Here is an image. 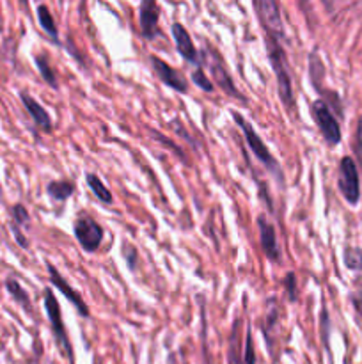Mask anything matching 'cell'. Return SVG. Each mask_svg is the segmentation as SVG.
I'll list each match as a JSON object with an SVG mask.
<instances>
[{"mask_svg":"<svg viewBox=\"0 0 362 364\" xmlns=\"http://www.w3.org/2000/svg\"><path fill=\"white\" fill-rule=\"evenodd\" d=\"M265 45L266 52H268V60L273 68V73L277 78V91H279L280 103L286 107L287 112L295 110V95H293V85H291V75L290 68H287L286 59V50L280 45V41L265 36Z\"/></svg>","mask_w":362,"mask_h":364,"instance_id":"obj_1","label":"cell"},{"mask_svg":"<svg viewBox=\"0 0 362 364\" xmlns=\"http://www.w3.org/2000/svg\"><path fill=\"white\" fill-rule=\"evenodd\" d=\"M231 117H233L234 123H236L238 127L241 128L245 141H247V146L251 148V151L254 153L256 159H258L259 162H261L263 166L266 167V171H268V173L272 174V176L275 178L277 181H279V183H283V181H284L283 167H280V164L277 162L275 156L270 153L268 146L263 142V139L259 137L258 132L254 130V127H252V124L248 123V121L245 119L243 116H241V114H238L236 110H231Z\"/></svg>","mask_w":362,"mask_h":364,"instance_id":"obj_2","label":"cell"},{"mask_svg":"<svg viewBox=\"0 0 362 364\" xmlns=\"http://www.w3.org/2000/svg\"><path fill=\"white\" fill-rule=\"evenodd\" d=\"M199 57H201V66L208 68L209 70V75H212L213 82H215V84L219 85V87L222 89L227 96H233V98L240 100L243 105H247L248 103L247 98H245V96L238 91L236 85H234L233 77H231L229 71H227V66H226V63H224V59H222V55H220L219 50H216L215 46L209 45V43H204V46L201 48Z\"/></svg>","mask_w":362,"mask_h":364,"instance_id":"obj_3","label":"cell"},{"mask_svg":"<svg viewBox=\"0 0 362 364\" xmlns=\"http://www.w3.org/2000/svg\"><path fill=\"white\" fill-rule=\"evenodd\" d=\"M45 309H46V315H48L50 326H52V333H53V338H55L57 345H59L60 350H62L64 358H67L71 364H75L73 347H71V341L70 338H67L66 327H64L60 304L50 288H46L45 290Z\"/></svg>","mask_w":362,"mask_h":364,"instance_id":"obj_4","label":"cell"},{"mask_svg":"<svg viewBox=\"0 0 362 364\" xmlns=\"http://www.w3.org/2000/svg\"><path fill=\"white\" fill-rule=\"evenodd\" d=\"M256 14L259 18L265 36L277 39V41H284L286 39V28H284L283 14H280L279 4L275 0H254Z\"/></svg>","mask_w":362,"mask_h":364,"instance_id":"obj_5","label":"cell"},{"mask_svg":"<svg viewBox=\"0 0 362 364\" xmlns=\"http://www.w3.org/2000/svg\"><path fill=\"white\" fill-rule=\"evenodd\" d=\"M311 112H312V119H314L316 124H318L319 132H322L327 144L329 146L339 144L341 139H343V135H341L339 121L336 119V116H334L329 103H327L323 98L314 100L311 105Z\"/></svg>","mask_w":362,"mask_h":364,"instance_id":"obj_6","label":"cell"},{"mask_svg":"<svg viewBox=\"0 0 362 364\" xmlns=\"http://www.w3.org/2000/svg\"><path fill=\"white\" fill-rule=\"evenodd\" d=\"M337 187L346 203L357 205L361 199V180H358L357 164L351 156H343L337 169Z\"/></svg>","mask_w":362,"mask_h":364,"instance_id":"obj_7","label":"cell"},{"mask_svg":"<svg viewBox=\"0 0 362 364\" xmlns=\"http://www.w3.org/2000/svg\"><path fill=\"white\" fill-rule=\"evenodd\" d=\"M73 233L75 238L78 240L80 247L85 252H96L102 245L103 237H105V231L99 226V223H96L92 217L89 215H80L73 224Z\"/></svg>","mask_w":362,"mask_h":364,"instance_id":"obj_8","label":"cell"},{"mask_svg":"<svg viewBox=\"0 0 362 364\" xmlns=\"http://www.w3.org/2000/svg\"><path fill=\"white\" fill-rule=\"evenodd\" d=\"M149 63H151L153 71L158 77L160 82L167 85V87L174 89L176 92H188V80L181 71H177L176 68L170 66L169 63H165L163 59H160L158 55H149Z\"/></svg>","mask_w":362,"mask_h":364,"instance_id":"obj_9","label":"cell"},{"mask_svg":"<svg viewBox=\"0 0 362 364\" xmlns=\"http://www.w3.org/2000/svg\"><path fill=\"white\" fill-rule=\"evenodd\" d=\"M160 7L155 0H142L138 6V28L144 39H155L160 36Z\"/></svg>","mask_w":362,"mask_h":364,"instance_id":"obj_10","label":"cell"},{"mask_svg":"<svg viewBox=\"0 0 362 364\" xmlns=\"http://www.w3.org/2000/svg\"><path fill=\"white\" fill-rule=\"evenodd\" d=\"M46 269H48L50 283H52L53 287H55L57 290H59L60 294H62L64 297H66L67 301L75 306V308H77V311L80 313L84 318H89V315H91V313H89V306L85 304L84 299H82V295L70 287V283H67V281L60 276V272L52 265V263H46Z\"/></svg>","mask_w":362,"mask_h":364,"instance_id":"obj_11","label":"cell"},{"mask_svg":"<svg viewBox=\"0 0 362 364\" xmlns=\"http://www.w3.org/2000/svg\"><path fill=\"white\" fill-rule=\"evenodd\" d=\"M170 32H172L177 53H180L187 63L194 64L195 68L201 66V57H199L197 48H195L194 41H192L190 34H188V31L185 28V25L176 21V23H172V27H170Z\"/></svg>","mask_w":362,"mask_h":364,"instance_id":"obj_12","label":"cell"},{"mask_svg":"<svg viewBox=\"0 0 362 364\" xmlns=\"http://www.w3.org/2000/svg\"><path fill=\"white\" fill-rule=\"evenodd\" d=\"M258 228H259V242H261V249L265 252L266 258L273 263L280 262V245L277 242L275 228L265 219V217H259L258 219Z\"/></svg>","mask_w":362,"mask_h":364,"instance_id":"obj_13","label":"cell"},{"mask_svg":"<svg viewBox=\"0 0 362 364\" xmlns=\"http://www.w3.org/2000/svg\"><path fill=\"white\" fill-rule=\"evenodd\" d=\"M20 100H21V103H23L25 109H27V112L31 114L32 121H34V123L38 124L43 132H52L53 123H52V117H50L48 110H46L43 105H39V103L35 102L31 95H28V92L21 91Z\"/></svg>","mask_w":362,"mask_h":364,"instance_id":"obj_14","label":"cell"},{"mask_svg":"<svg viewBox=\"0 0 362 364\" xmlns=\"http://www.w3.org/2000/svg\"><path fill=\"white\" fill-rule=\"evenodd\" d=\"M46 194L52 199H55V201L64 203L67 198H71V196L75 194V183L67 180L50 181V183L46 185Z\"/></svg>","mask_w":362,"mask_h":364,"instance_id":"obj_15","label":"cell"},{"mask_svg":"<svg viewBox=\"0 0 362 364\" xmlns=\"http://www.w3.org/2000/svg\"><path fill=\"white\" fill-rule=\"evenodd\" d=\"M85 181H87L89 188H91L92 194L103 203V205H112L114 203V196L109 188L105 187V183L102 181V178L94 173H87L85 174Z\"/></svg>","mask_w":362,"mask_h":364,"instance_id":"obj_16","label":"cell"},{"mask_svg":"<svg viewBox=\"0 0 362 364\" xmlns=\"http://www.w3.org/2000/svg\"><path fill=\"white\" fill-rule=\"evenodd\" d=\"M38 21H39V25L43 27V31H45L46 34H48L50 38H52L53 41L57 43V45H60L59 31H57L55 20H53V14L50 13V9L45 6V4L38 6Z\"/></svg>","mask_w":362,"mask_h":364,"instance_id":"obj_17","label":"cell"},{"mask_svg":"<svg viewBox=\"0 0 362 364\" xmlns=\"http://www.w3.org/2000/svg\"><path fill=\"white\" fill-rule=\"evenodd\" d=\"M6 290L9 291L11 297H13L14 301H16L18 304L21 306V308L27 309V311H32L31 297H28L27 291L23 290V287H21V284L18 283L16 279H13V277H9V279L6 281Z\"/></svg>","mask_w":362,"mask_h":364,"instance_id":"obj_18","label":"cell"},{"mask_svg":"<svg viewBox=\"0 0 362 364\" xmlns=\"http://www.w3.org/2000/svg\"><path fill=\"white\" fill-rule=\"evenodd\" d=\"M34 63H35V66H38L39 73H41L43 80H45L46 84L50 85V87L59 89V80H57L55 71H53V68L50 66L48 57H46L45 53H41V55H35L34 57Z\"/></svg>","mask_w":362,"mask_h":364,"instance_id":"obj_19","label":"cell"},{"mask_svg":"<svg viewBox=\"0 0 362 364\" xmlns=\"http://www.w3.org/2000/svg\"><path fill=\"white\" fill-rule=\"evenodd\" d=\"M325 68H323V63L322 59L318 57V53L312 52L311 55H309V77H311V82L312 85H314L316 91H322V80L319 78L325 77Z\"/></svg>","mask_w":362,"mask_h":364,"instance_id":"obj_20","label":"cell"},{"mask_svg":"<svg viewBox=\"0 0 362 364\" xmlns=\"http://www.w3.org/2000/svg\"><path fill=\"white\" fill-rule=\"evenodd\" d=\"M343 262H344V265H346V269L362 270V249L346 247L344 249Z\"/></svg>","mask_w":362,"mask_h":364,"instance_id":"obj_21","label":"cell"},{"mask_svg":"<svg viewBox=\"0 0 362 364\" xmlns=\"http://www.w3.org/2000/svg\"><path fill=\"white\" fill-rule=\"evenodd\" d=\"M11 217H13V224H16L18 228L28 226L31 224V213L25 208L23 205L16 203V205L11 206Z\"/></svg>","mask_w":362,"mask_h":364,"instance_id":"obj_22","label":"cell"},{"mask_svg":"<svg viewBox=\"0 0 362 364\" xmlns=\"http://www.w3.org/2000/svg\"><path fill=\"white\" fill-rule=\"evenodd\" d=\"M192 80H194V84L197 85V87H201L204 92L215 91V85H213V82L209 80V77H206V73L202 71V66L195 68V71L192 73Z\"/></svg>","mask_w":362,"mask_h":364,"instance_id":"obj_23","label":"cell"},{"mask_svg":"<svg viewBox=\"0 0 362 364\" xmlns=\"http://www.w3.org/2000/svg\"><path fill=\"white\" fill-rule=\"evenodd\" d=\"M243 364H258V363H256L254 340H252V333H251V329H247V336H245V348H243Z\"/></svg>","mask_w":362,"mask_h":364,"instance_id":"obj_24","label":"cell"},{"mask_svg":"<svg viewBox=\"0 0 362 364\" xmlns=\"http://www.w3.org/2000/svg\"><path fill=\"white\" fill-rule=\"evenodd\" d=\"M123 258L126 262V265L130 267V270H135L138 262V251L135 249V245L131 244H124L123 245Z\"/></svg>","mask_w":362,"mask_h":364,"instance_id":"obj_25","label":"cell"},{"mask_svg":"<svg viewBox=\"0 0 362 364\" xmlns=\"http://www.w3.org/2000/svg\"><path fill=\"white\" fill-rule=\"evenodd\" d=\"M284 288H286L287 295H290V301L291 302L297 301L298 287H297V276H295L293 272H290L286 277H284Z\"/></svg>","mask_w":362,"mask_h":364,"instance_id":"obj_26","label":"cell"},{"mask_svg":"<svg viewBox=\"0 0 362 364\" xmlns=\"http://www.w3.org/2000/svg\"><path fill=\"white\" fill-rule=\"evenodd\" d=\"M329 331H330V322H329V313L323 308L322 311V334H323V343L329 348Z\"/></svg>","mask_w":362,"mask_h":364,"instance_id":"obj_27","label":"cell"},{"mask_svg":"<svg viewBox=\"0 0 362 364\" xmlns=\"http://www.w3.org/2000/svg\"><path fill=\"white\" fill-rule=\"evenodd\" d=\"M11 231H13L14 240H16V244L20 245L21 249H28V240H27V237H25V235L21 233V230L16 226V224H11Z\"/></svg>","mask_w":362,"mask_h":364,"instance_id":"obj_28","label":"cell"},{"mask_svg":"<svg viewBox=\"0 0 362 364\" xmlns=\"http://www.w3.org/2000/svg\"><path fill=\"white\" fill-rule=\"evenodd\" d=\"M355 153L358 156V164L362 167V116L357 123V141H355Z\"/></svg>","mask_w":362,"mask_h":364,"instance_id":"obj_29","label":"cell"},{"mask_svg":"<svg viewBox=\"0 0 362 364\" xmlns=\"http://www.w3.org/2000/svg\"><path fill=\"white\" fill-rule=\"evenodd\" d=\"M350 299H351V304H353V308L357 309V313H361L362 315V290L351 294Z\"/></svg>","mask_w":362,"mask_h":364,"instance_id":"obj_30","label":"cell"}]
</instances>
